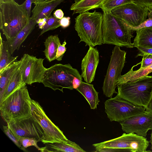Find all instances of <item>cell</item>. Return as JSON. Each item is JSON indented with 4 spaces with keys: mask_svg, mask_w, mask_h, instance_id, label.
<instances>
[{
    "mask_svg": "<svg viewBox=\"0 0 152 152\" xmlns=\"http://www.w3.org/2000/svg\"><path fill=\"white\" fill-rule=\"evenodd\" d=\"M37 24V22L30 17L27 24L16 36L13 38L7 41L12 54L15 50L19 49L23 42L34 29Z\"/></svg>",
    "mask_w": 152,
    "mask_h": 152,
    "instance_id": "ac0fdd59",
    "label": "cell"
},
{
    "mask_svg": "<svg viewBox=\"0 0 152 152\" xmlns=\"http://www.w3.org/2000/svg\"><path fill=\"white\" fill-rule=\"evenodd\" d=\"M75 77H82L70 64H55L46 69L42 83L45 87L63 92L64 88L74 89L72 82Z\"/></svg>",
    "mask_w": 152,
    "mask_h": 152,
    "instance_id": "8992f818",
    "label": "cell"
},
{
    "mask_svg": "<svg viewBox=\"0 0 152 152\" xmlns=\"http://www.w3.org/2000/svg\"><path fill=\"white\" fill-rule=\"evenodd\" d=\"M145 111L152 113V96L151 99L145 108Z\"/></svg>",
    "mask_w": 152,
    "mask_h": 152,
    "instance_id": "ab89813d",
    "label": "cell"
},
{
    "mask_svg": "<svg viewBox=\"0 0 152 152\" xmlns=\"http://www.w3.org/2000/svg\"><path fill=\"white\" fill-rule=\"evenodd\" d=\"M31 99L26 85L0 102L1 115L7 124L32 116Z\"/></svg>",
    "mask_w": 152,
    "mask_h": 152,
    "instance_id": "6da1fadb",
    "label": "cell"
},
{
    "mask_svg": "<svg viewBox=\"0 0 152 152\" xmlns=\"http://www.w3.org/2000/svg\"><path fill=\"white\" fill-rule=\"evenodd\" d=\"M82 82V77H74L72 82L73 88L76 89L79 86Z\"/></svg>",
    "mask_w": 152,
    "mask_h": 152,
    "instance_id": "8d00e7d4",
    "label": "cell"
},
{
    "mask_svg": "<svg viewBox=\"0 0 152 152\" xmlns=\"http://www.w3.org/2000/svg\"><path fill=\"white\" fill-rule=\"evenodd\" d=\"M70 17H64L60 19V26L64 28L68 27L70 24Z\"/></svg>",
    "mask_w": 152,
    "mask_h": 152,
    "instance_id": "d590c367",
    "label": "cell"
},
{
    "mask_svg": "<svg viewBox=\"0 0 152 152\" xmlns=\"http://www.w3.org/2000/svg\"><path fill=\"white\" fill-rule=\"evenodd\" d=\"M150 142L151 144V149L152 150V130L151 134V136L150 137Z\"/></svg>",
    "mask_w": 152,
    "mask_h": 152,
    "instance_id": "ee69618b",
    "label": "cell"
},
{
    "mask_svg": "<svg viewBox=\"0 0 152 152\" xmlns=\"http://www.w3.org/2000/svg\"><path fill=\"white\" fill-rule=\"evenodd\" d=\"M111 12L115 16L134 27L147 19L149 11L148 7L133 2L117 7Z\"/></svg>",
    "mask_w": 152,
    "mask_h": 152,
    "instance_id": "7c38bea8",
    "label": "cell"
},
{
    "mask_svg": "<svg viewBox=\"0 0 152 152\" xmlns=\"http://www.w3.org/2000/svg\"><path fill=\"white\" fill-rule=\"evenodd\" d=\"M137 48L140 52L139 53L152 54V48L138 47Z\"/></svg>",
    "mask_w": 152,
    "mask_h": 152,
    "instance_id": "74e56055",
    "label": "cell"
},
{
    "mask_svg": "<svg viewBox=\"0 0 152 152\" xmlns=\"http://www.w3.org/2000/svg\"><path fill=\"white\" fill-rule=\"evenodd\" d=\"M44 59L24 54L20 60L19 69L22 80L26 84L42 83L47 68L43 66Z\"/></svg>",
    "mask_w": 152,
    "mask_h": 152,
    "instance_id": "8fae6325",
    "label": "cell"
},
{
    "mask_svg": "<svg viewBox=\"0 0 152 152\" xmlns=\"http://www.w3.org/2000/svg\"><path fill=\"white\" fill-rule=\"evenodd\" d=\"M148 9L149 11L148 16L152 18V6L148 7Z\"/></svg>",
    "mask_w": 152,
    "mask_h": 152,
    "instance_id": "b9f144b4",
    "label": "cell"
},
{
    "mask_svg": "<svg viewBox=\"0 0 152 152\" xmlns=\"http://www.w3.org/2000/svg\"><path fill=\"white\" fill-rule=\"evenodd\" d=\"M45 145L40 148V151L42 152H85L75 142L69 140L67 142L54 143H47Z\"/></svg>",
    "mask_w": 152,
    "mask_h": 152,
    "instance_id": "e0dca14e",
    "label": "cell"
},
{
    "mask_svg": "<svg viewBox=\"0 0 152 152\" xmlns=\"http://www.w3.org/2000/svg\"><path fill=\"white\" fill-rule=\"evenodd\" d=\"M20 61H17L10 64L0 72V101L13 75L19 67Z\"/></svg>",
    "mask_w": 152,
    "mask_h": 152,
    "instance_id": "ffe728a7",
    "label": "cell"
},
{
    "mask_svg": "<svg viewBox=\"0 0 152 152\" xmlns=\"http://www.w3.org/2000/svg\"><path fill=\"white\" fill-rule=\"evenodd\" d=\"M133 2V0H105L100 8L103 12H111L113 9L121 5Z\"/></svg>",
    "mask_w": 152,
    "mask_h": 152,
    "instance_id": "4316f807",
    "label": "cell"
},
{
    "mask_svg": "<svg viewBox=\"0 0 152 152\" xmlns=\"http://www.w3.org/2000/svg\"><path fill=\"white\" fill-rule=\"evenodd\" d=\"M117 87V96L145 109L152 96V76L128 81Z\"/></svg>",
    "mask_w": 152,
    "mask_h": 152,
    "instance_id": "5b68a950",
    "label": "cell"
},
{
    "mask_svg": "<svg viewBox=\"0 0 152 152\" xmlns=\"http://www.w3.org/2000/svg\"><path fill=\"white\" fill-rule=\"evenodd\" d=\"M60 19L54 17H50L48 18L39 35H41L48 31L54 30L60 26Z\"/></svg>",
    "mask_w": 152,
    "mask_h": 152,
    "instance_id": "83f0119b",
    "label": "cell"
},
{
    "mask_svg": "<svg viewBox=\"0 0 152 152\" xmlns=\"http://www.w3.org/2000/svg\"><path fill=\"white\" fill-rule=\"evenodd\" d=\"M7 125L18 137H33L41 141L43 130L32 116L11 122Z\"/></svg>",
    "mask_w": 152,
    "mask_h": 152,
    "instance_id": "5bb4252c",
    "label": "cell"
},
{
    "mask_svg": "<svg viewBox=\"0 0 152 152\" xmlns=\"http://www.w3.org/2000/svg\"><path fill=\"white\" fill-rule=\"evenodd\" d=\"M19 142L22 146V150L24 151L25 148L30 146L35 147L40 151V148L37 145V143L39 141L37 139L33 137H19Z\"/></svg>",
    "mask_w": 152,
    "mask_h": 152,
    "instance_id": "f1b7e54d",
    "label": "cell"
},
{
    "mask_svg": "<svg viewBox=\"0 0 152 152\" xmlns=\"http://www.w3.org/2000/svg\"><path fill=\"white\" fill-rule=\"evenodd\" d=\"M30 18L22 4L14 0L0 3V28L7 41L14 38L27 24Z\"/></svg>",
    "mask_w": 152,
    "mask_h": 152,
    "instance_id": "7a4b0ae2",
    "label": "cell"
},
{
    "mask_svg": "<svg viewBox=\"0 0 152 152\" xmlns=\"http://www.w3.org/2000/svg\"><path fill=\"white\" fill-rule=\"evenodd\" d=\"M126 53L117 46H115L112 50L102 87L103 94L107 97L111 98L114 94L117 93L115 90L116 82L121 75Z\"/></svg>",
    "mask_w": 152,
    "mask_h": 152,
    "instance_id": "52a82bcc",
    "label": "cell"
},
{
    "mask_svg": "<svg viewBox=\"0 0 152 152\" xmlns=\"http://www.w3.org/2000/svg\"><path fill=\"white\" fill-rule=\"evenodd\" d=\"M44 43L45 55L48 60L51 62L56 59L58 46L61 44L58 35H51L48 36Z\"/></svg>",
    "mask_w": 152,
    "mask_h": 152,
    "instance_id": "cb8c5ba5",
    "label": "cell"
},
{
    "mask_svg": "<svg viewBox=\"0 0 152 152\" xmlns=\"http://www.w3.org/2000/svg\"><path fill=\"white\" fill-rule=\"evenodd\" d=\"M31 106L32 116L43 131L42 142L45 144L69 140L63 132L47 115L38 102L32 99Z\"/></svg>",
    "mask_w": 152,
    "mask_h": 152,
    "instance_id": "ba28073f",
    "label": "cell"
},
{
    "mask_svg": "<svg viewBox=\"0 0 152 152\" xmlns=\"http://www.w3.org/2000/svg\"><path fill=\"white\" fill-rule=\"evenodd\" d=\"M149 142L145 137L134 133H124L121 136L99 143L93 144L96 149L110 148L120 149L121 152H145Z\"/></svg>",
    "mask_w": 152,
    "mask_h": 152,
    "instance_id": "9c48e42d",
    "label": "cell"
},
{
    "mask_svg": "<svg viewBox=\"0 0 152 152\" xmlns=\"http://www.w3.org/2000/svg\"><path fill=\"white\" fill-rule=\"evenodd\" d=\"M66 44V40H65L62 44L59 45L57 49L56 55V59L58 61H61L64 55V54L66 50L65 46Z\"/></svg>",
    "mask_w": 152,
    "mask_h": 152,
    "instance_id": "d6a6232c",
    "label": "cell"
},
{
    "mask_svg": "<svg viewBox=\"0 0 152 152\" xmlns=\"http://www.w3.org/2000/svg\"><path fill=\"white\" fill-rule=\"evenodd\" d=\"M53 16L55 17L61 19L64 17V13L61 9H58L54 12Z\"/></svg>",
    "mask_w": 152,
    "mask_h": 152,
    "instance_id": "f35d334b",
    "label": "cell"
},
{
    "mask_svg": "<svg viewBox=\"0 0 152 152\" xmlns=\"http://www.w3.org/2000/svg\"><path fill=\"white\" fill-rule=\"evenodd\" d=\"M76 90L81 93L86 99L92 109L97 108L100 100L98 94L94 88L93 85L82 82Z\"/></svg>",
    "mask_w": 152,
    "mask_h": 152,
    "instance_id": "d6986e66",
    "label": "cell"
},
{
    "mask_svg": "<svg viewBox=\"0 0 152 152\" xmlns=\"http://www.w3.org/2000/svg\"><path fill=\"white\" fill-rule=\"evenodd\" d=\"M105 0H75L70 10H73L72 15L80 14L90 10L100 8Z\"/></svg>",
    "mask_w": 152,
    "mask_h": 152,
    "instance_id": "7402d4cb",
    "label": "cell"
},
{
    "mask_svg": "<svg viewBox=\"0 0 152 152\" xmlns=\"http://www.w3.org/2000/svg\"><path fill=\"white\" fill-rule=\"evenodd\" d=\"M10 51L8 43L0 36V72L6 67L16 61L18 56H13Z\"/></svg>",
    "mask_w": 152,
    "mask_h": 152,
    "instance_id": "d4e9b609",
    "label": "cell"
},
{
    "mask_svg": "<svg viewBox=\"0 0 152 152\" xmlns=\"http://www.w3.org/2000/svg\"><path fill=\"white\" fill-rule=\"evenodd\" d=\"M134 66L125 74L121 75L116 82L117 87L129 81L145 77L152 72V64L146 67L141 68L137 70H133Z\"/></svg>",
    "mask_w": 152,
    "mask_h": 152,
    "instance_id": "44dd1931",
    "label": "cell"
},
{
    "mask_svg": "<svg viewBox=\"0 0 152 152\" xmlns=\"http://www.w3.org/2000/svg\"><path fill=\"white\" fill-rule=\"evenodd\" d=\"M34 2V0H26L22 4L27 12L28 16L30 17L32 3Z\"/></svg>",
    "mask_w": 152,
    "mask_h": 152,
    "instance_id": "836d02e7",
    "label": "cell"
},
{
    "mask_svg": "<svg viewBox=\"0 0 152 152\" xmlns=\"http://www.w3.org/2000/svg\"><path fill=\"white\" fill-rule=\"evenodd\" d=\"M99 62L98 50L96 48L90 46L81 64V75L86 83H90L94 80Z\"/></svg>",
    "mask_w": 152,
    "mask_h": 152,
    "instance_id": "9a60e30c",
    "label": "cell"
},
{
    "mask_svg": "<svg viewBox=\"0 0 152 152\" xmlns=\"http://www.w3.org/2000/svg\"><path fill=\"white\" fill-rule=\"evenodd\" d=\"M51 0H34V3L35 4L37 3L47 2Z\"/></svg>",
    "mask_w": 152,
    "mask_h": 152,
    "instance_id": "60d3db41",
    "label": "cell"
},
{
    "mask_svg": "<svg viewBox=\"0 0 152 152\" xmlns=\"http://www.w3.org/2000/svg\"><path fill=\"white\" fill-rule=\"evenodd\" d=\"M133 2L147 7L152 6V0H133Z\"/></svg>",
    "mask_w": 152,
    "mask_h": 152,
    "instance_id": "e575fe53",
    "label": "cell"
},
{
    "mask_svg": "<svg viewBox=\"0 0 152 152\" xmlns=\"http://www.w3.org/2000/svg\"><path fill=\"white\" fill-rule=\"evenodd\" d=\"M3 131L5 134L12 141L18 148L22 149V146L19 142L18 137L10 129L9 126H3Z\"/></svg>",
    "mask_w": 152,
    "mask_h": 152,
    "instance_id": "f546056e",
    "label": "cell"
},
{
    "mask_svg": "<svg viewBox=\"0 0 152 152\" xmlns=\"http://www.w3.org/2000/svg\"><path fill=\"white\" fill-rule=\"evenodd\" d=\"M26 84L22 80L19 67L13 75L5 91L2 99L0 101V102L17 89Z\"/></svg>",
    "mask_w": 152,
    "mask_h": 152,
    "instance_id": "484cf974",
    "label": "cell"
},
{
    "mask_svg": "<svg viewBox=\"0 0 152 152\" xmlns=\"http://www.w3.org/2000/svg\"><path fill=\"white\" fill-rule=\"evenodd\" d=\"M104 106L105 112L111 121L120 123L145 112L144 107L135 105L117 95L106 101Z\"/></svg>",
    "mask_w": 152,
    "mask_h": 152,
    "instance_id": "30bf717a",
    "label": "cell"
},
{
    "mask_svg": "<svg viewBox=\"0 0 152 152\" xmlns=\"http://www.w3.org/2000/svg\"><path fill=\"white\" fill-rule=\"evenodd\" d=\"M103 15L95 10L80 14L75 18V28L86 46L94 47L102 44V26Z\"/></svg>",
    "mask_w": 152,
    "mask_h": 152,
    "instance_id": "277c9868",
    "label": "cell"
},
{
    "mask_svg": "<svg viewBox=\"0 0 152 152\" xmlns=\"http://www.w3.org/2000/svg\"><path fill=\"white\" fill-rule=\"evenodd\" d=\"M120 123L122 130L125 133H134L145 137L148 131L152 130V113L145 111Z\"/></svg>",
    "mask_w": 152,
    "mask_h": 152,
    "instance_id": "4fadbf2b",
    "label": "cell"
},
{
    "mask_svg": "<svg viewBox=\"0 0 152 152\" xmlns=\"http://www.w3.org/2000/svg\"><path fill=\"white\" fill-rule=\"evenodd\" d=\"M65 0H52L35 4L32 10L31 18L37 22L43 18L50 17L53 11Z\"/></svg>",
    "mask_w": 152,
    "mask_h": 152,
    "instance_id": "2e32d148",
    "label": "cell"
},
{
    "mask_svg": "<svg viewBox=\"0 0 152 152\" xmlns=\"http://www.w3.org/2000/svg\"><path fill=\"white\" fill-rule=\"evenodd\" d=\"M142 56V61L135 65V66L141 64V68H144L152 64V54H141L139 53L137 56Z\"/></svg>",
    "mask_w": 152,
    "mask_h": 152,
    "instance_id": "4dcf8cb0",
    "label": "cell"
},
{
    "mask_svg": "<svg viewBox=\"0 0 152 152\" xmlns=\"http://www.w3.org/2000/svg\"><path fill=\"white\" fill-rule=\"evenodd\" d=\"M127 25L129 29L133 31H136L143 28L152 26V18L148 17V19L136 26H132L127 23Z\"/></svg>",
    "mask_w": 152,
    "mask_h": 152,
    "instance_id": "1f68e13d",
    "label": "cell"
},
{
    "mask_svg": "<svg viewBox=\"0 0 152 152\" xmlns=\"http://www.w3.org/2000/svg\"><path fill=\"white\" fill-rule=\"evenodd\" d=\"M136 33L132 43L134 47L152 48V26L142 28Z\"/></svg>",
    "mask_w": 152,
    "mask_h": 152,
    "instance_id": "603a6c76",
    "label": "cell"
},
{
    "mask_svg": "<svg viewBox=\"0 0 152 152\" xmlns=\"http://www.w3.org/2000/svg\"><path fill=\"white\" fill-rule=\"evenodd\" d=\"M13 0H0V3L1 2H7Z\"/></svg>",
    "mask_w": 152,
    "mask_h": 152,
    "instance_id": "7bdbcfd3",
    "label": "cell"
},
{
    "mask_svg": "<svg viewBox=\"0 0 152 152\" xmlns=\"http://www.w3.org/2000/svg\"><path fill=\"white\" fill-rule=\"evenodd\" d=\"M102 26V44L127 48L134 47L131 39L132 31L124 21L113 15L111 12H103Z\"/></svg>",
    "mask_w": 152,
    "mask_h": 152,
    "instance_id": "3957f363",
    "label": "cell"
}]
</instances>
